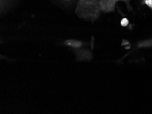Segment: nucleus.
Here are the masks:
<instances>
[{"instance_id":"nucleus-1","label":"nucleus","mask_w":152,"mask_h":114,"mask_svg":"<svg viewBox=\"0 0 152 114\" xmlns=\"http://www.w3.org/2000/svg\"><path fill=\"white\" fill-rule=\"evenodd\" d=\"M100 0H79L75 9V14L80 18L91 21L97 20L102 11Z\"/></svg>"},{"instance_id":"nucleus-2","label":"nucleus","mask_w":152,"mask_h":114,"mask_svg":"<svg viewBox=\"0 0 152 114\" xmlns=\"http://www.w3.org/2000/svg\"><path fill=\"white\" fill-rule=\"evenodd\" d=\"M118 1H124L127 4L130 5V0H100V10L103 13H110L113 12L115 8L116 4Z\"/></svg>"},{"instance_id":"nucleus-3","label":"nucleus","mask_w":152,"mask_h":114,"mask_svg":"<svg viewBox=\"0 0 152 114\" xmlns=\"http://www.w3.org/2000/svg\"><path fill=\"white\" fill-rule=\"evenodd\" d=\"M142 4H145L152 10V0H142Z\"/></svg>"},{"instance_id":"nucleus-4","label":"nucleus","mask_w":152,"mask_h":114,"mask_svg":"<svg viewBox=\"0 0 152 114\" xmlns=\"http://www.w3.org/2000/svg\"><path fill=\"white\" fill-rule=\"evenodd\" d=\"M63 1H70L71 0H63Z\"/></svg>"}]
</instances>
